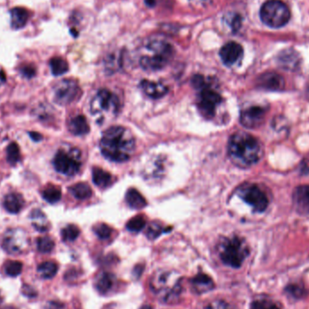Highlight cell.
I'll list each match as a JSON object with an SVG mask.
<instances>
[{"label": "cell", "mask_w": 309, "mask_h": 309, "mask_svg": "<svg viewBox=\"0 0 309 309\" xmlns=\"http://www.w3.org/2000/svg\"><path fill=\"white\" fill-rule=\"evenodd\" d=\"M103 156L113 162L129 160L135 150V139L131 132L120 126L107 129L99 142Z\"/></svg>", "instance_id": "obj_1"}, {"label": "cell", "mask_w": 309, "mask_h": 309, "mask_svg": "<svg viewBox=\"0 0 309 309\" xmlns=\"http://www.w3.org/2000/svg\"><path fill=\"white\" fill-rule=\"evenodd\" d=\"M228 153L232 162L241 168H249L262 159V144L256 137L244 132L233 134L228 144Z\"/></svg>", "instance_id": "obj_2"}, {"label": "cell", "mask_w": 309, "mask_h": 309, "mask_svg": "<svg viewBox=\"0 0 309 309\" xmlns=\"http://www.w3.org/2000/svg\"><path fill=\"white\" fill-rule=\"evenodd\" d=\"M150 286L160 300L173 302L176 300L182 290L180 275L176 271H158L151 279Z\"/></svg>", "instance_id": "obj_3"}, {"label": "cell", "mask_w": 309, "mask_h": 309, "mask_svg": "<svg viewBox=\"0 0 309 309\" xmlns=\"http://www.w3.org/2000/svg\"><path fill=\"white\" fill-rule=\"evenodd\" d=\"M174 56V48L165 41H153L140 58V65L146 71H159L166 67Z\"/></svg>", "instance_id": "obj_4"}, {"label": "cell", "mask_w": 309, "mask_h": 309, "mask_svg": "<svg viewBox=\"0 0 309 309\" xmlns=\"http://www.w3.org/2000/svg\"><path fill=\"white\" fill-rule=\"evenodd\" d=\"M192 82L199 90L197 102L199 112L206 119L214 118L217 108L223 101L222 96L206 83L205 79L202 75H195Z\"/></svg>", "instance_id": "obj_5"}, {"label": "cell", "mask_w": 309, "mask_h": 309, "mask_svg": "<svg viewBox=\"0 0 309 309\" xmlns=\"http://www.w3.org/2000/svg\"><path fill=\"white\" fill-rule=\"evenodd\" d=\"M219 256L222 262L232 268H240L249 255V248L244 240L239 237L226 238L221 241Z\"/></svg>", "instance_id": "obj_6"}, {"label": "cell", "mask_w": 309, "mask_h": 309, "mask_svg": "<svg viewBox=\"0 0 309 309\" xmlns=\"http://www.w3.org/2000/svg\"><path fill=\"white\" fill-rule=\"evenodd\" d=\"M90 112L97 120H105L108 117H115L120 112L119 97L107 89L99 90L90 101Z\"/></svg>", "instance_id": "obj_7"}, {"label": "cell", "mask_w": 309, "mask_h": 309, "mask_svg": "<svg viewBox=\"0 0 309 309\" xmlns=\"http://www.w3.org/2000/svg\"><path fill=\"white\" fill-rule=\"evenodd\" d=\"M262 21L272 28H280L286 26L290 19V11L288 6L280 0H270L261 9Z\"/></svg>", "instance_id": "obj_8"}, {"label": "cell", "mask_w": 309, "mask_h": 309, "mask_svg": "<svg viewBox=\"0 0 309 309\" xmlns=\"http://www.w3.org/2000/svg\"><path fill=\"white\" fill-rule=\"evenodd\" d=\"M53 164L58 173L65 176H73L81 168V153L76 148L70 151L60 149L55 156Z\"/></svg>", "instance_id": "obj_9"}, {"label": "cell", "mask_w": 309, "mask_h": 309, "mask_svg": "<svg viewBox=\"0 0 309 309\" xmlns=\"http://www.w3.org/2000/svg\"><path fill=\"white\" fill-rule=\"evenodd\" d=\"M29 246V238L23 229L12 228L5 232L2 247L9 254L24 252Z\"/></svg>", "instance_id": "obj_10"}, {"label": "cell", "mask_w": 309, "mask_h": 309, "mask_svg": "<svg viewBox=\"0 0 309 309\" xmlns=\"http://www.w3.org/2000/svg\"><path fill=\"white\" fill-rule=\"evenodd\" d=\"M238 194L244 202L253 207L256 212L262 213L268 208V196L258 185L253 184L242 185L238 190Z\"/></svg>", "instance_id": "obj_11"}, {"label": "cell", "mask_w": 309, "mask_h": 309, "mask_svg": "<svg viewBox=\"0 0 309 309\" xmlns=\"http://www.w3.org/2000/svg\"><path fill=\"white\" fill-rule=\"evenodd\" d=\"M81 89L77 82L65 79L58 82L54 88V100L59 105H68L77 99Z\"/></svg>", "instance_id": "obj_12"}, {"label": "cell", "mask_w": 309, "mask_h": 309, "mask_svg": "<svg viewBox=\"0 0 309 309\" xmlns=\"http://www.w3.org/2000/svg\"><path fill=\"white\" fill-rule=\"evenodd\" d=\"M265 118V110L261 107H250L240 114V123L248 129L260 127Z\"/></svg>", "instance_id": "obj_13"}, {"label": "cell", "mask_w": 309, "mask_h": 309, "mask_svg": "<svg viewBox=\"0 0 309 309\" xmlns=\"http://www.w3.org/2000/svg\"><path fill=\"white\" fill-rule=\"evenodd\" d=\"M243 55V49L240 43L229 42L220 51V57L223 64L228 66L235 65Z\"/></svg>", "instance_id": "obj_14"}, {"label": "cell", "mask_w": 309, "mask_h": 309, "mask_svg": "<svg viewBox=\"0 0 309 309\" xmlns=\"http://www.w3.org/2000/svg\"><path fill=\"white\" fill-rule=\"evenodd\" d=\"M293 202L297 212L309 215V185H301L295 189Z\"/></svg>", "instance_id": "obj_15"}, {"label": "cell", "mask_w": 309, "mask_h": 309, "mask_svg": "<svg viewBox=\"0 0 309 309\" xmlns=\"http://www.w3.org/2000/svg\"><path fill=\"white\" fill-rule=\"evenodd\" d=\"M258 83L261 88L269 90H282L285 85L283 78L275 73H267L262 74L258 80Z\"/></svg>", "instance_id": "obj_16"}, {"label": "cell", "mask_w": 309, "mask_h": 309, "mask_svg": "<svg viewBox=\"0 0 309 309\" xmlns=\"http://www.w3.org/2000/svg\"><path fill=\"white\" fill-rule=\"evenodd\" d=\"M140 88L142 91L151 99H159L168 92V87L160 82H151L147 80H143L140 82Z\"/></svg>", "instance_id": "obj_17"}, {"label": "cell", "mask_w": 309, "mask_h": 309, "mask_svg": "<svg viewBox=\"0 0 309 309\" xmlns=\"http://www.w3.org/2000/svg\"><path fill=\"white\" fill-rule=\"evenodd\" d=\"M10 17L11 27L15 30H18L26 26L30 17V11L25 8L17 7L10 10Z\"/></svg>", "instance_id": "obj_18"}, {"label": "cell", "mask_w": 309, "mask_h": 309, "mask_svg": "<svg viewBox=\"0 0 309 309\" xmlns=\"http://www.w3.org/2000/svg\"><path fill=\"white\" fill-rule=\"evenodd\" d=\"M4 207L9 214L17 215L25 205V200L20 193H10L4 198Z\"/></svg>", "instance_id": "obj_19"}, {"label": "cell", "mask_w": 309, "mask_h": 309, "mask_svg": "<svg viewBox=\"0 0 309 309\" xmlns=\"http://www.w3.org/2000/svg\"><path fill=\"white\" fill-rule=\"evenodd\" d=\"M116 283L117 279L114 275L103 272L96 279V288L100 294L107 295L112 292Z\"/></svg>", "instance_id": "obj_20"}, {"label": "cell", "mask_w": 309, "mask_h": 309, "mask_svg": "<svg viewBox=\"0 0 309 309\" xmlns=\"http://www.w3.org/2000/svg\"><path fill=\"white\" fill-rule=\"evenodd\" d=\"M191 283H192L193 289L198 294H202V293L210 291L215 287L213 279H211L208 275L203 274V273H199L196 275L191 280Z\"/></svg>", "instance_id": "obj_21"}, {"label": "cell", "mask_w": 309, "mask_h": 309, "mask_svg": "<svg viewBox=\"0 0 309 309\" xmlns=\"http://www.w3.org/2000/svg\"><path fill=\"white\" fill-rule=\"evenodd\" d=\"M68 129L71 133L75 136H83L89 133L90 127L87 120L82 115L74 117L69 121Z\"/></svg>", "instance_id": "obj_22"}, {"label": "cell", "mask_w": 309, "mask_h": 309, "mask_svg": "<svg viewBox=\"0 0 309 309\" xmlns=\"http://www.w3.org/2000/svg\"><path fill=\"white\" fill-rule=\"evenodd\" d=\"M30 219L34 229H36L38 232H47L49 230L50 223L48 222L46 215H44L42 211L39 209H34L32 211Z\"/></svg>", "instance_id": "obj_23"}, {"label": "cell", "mask_w": 309, "mask_h": 309, "mask_svg": "<svg viewBox=\"0 0 309 309\" xmlns=\"http://www.w3.org/2000/svg\"><path fill=\"white\" fill-rule=\"evenodd\" d=\"M126 202L133 209H142L146 205V200L136 189H129L127 192Z\"/></svg>", "instance_id": "obj_24"}, {"label": "cell", "mask_w": 309, "mask_h": 309, "mask_svg": "<svg viewBox=\"0 0 309 309\" xmlns=\"http://www.w3.org/2000/svg\"><path fill=\"white\" fill-rule=\"evenodd\" d=\"M92 179L96 185L101 188H106L112 185V175L100 168H94L92 171Z\"/></svg>", "instance_id": "obj_25"}, {"label": "cell", "mask_w": 309, "mask_h": 309, "mask_svg": "<svg viewBox=\"0 0 309 309\" xmlns=\"http://www.w3.org/2000/svg\"><path fill=\"white\" fill-rule=\"evenodd\" d=\"M69 190L73 196L79 200H86L90 198L92 194L90 185H87L85 183L75 184L73 186H71Z\"/></svg>", "instance_id": "obj_26"}, {"label": "cell", "mask_w": 309, "mask_h": 309, "mask_svg": "<svg viewBox=\"0 0 309 309\" xmlns=\"http://www.w3.org/2000/svg\"><path fill=\"white\" fill-rule=\"evenodd\" d=\"M50 68L55 76H60L68 72V63L62 57H54L50 60Z\"/></svg>", "instance_id": "obj_27"}, {"label": "cell", "mask_w": 309, "mask_h": 309, "mask_svg": "<svg viewBox=\"0 0 309 309\" xmlns=\"http://www.w3.org/2000/svg\"><path fill=\"white\" fill-rule=\"evenodd\" d=\"M58 271V266L56 262H45L41 263L37 268L40 277L43 279H49L54 278Z\"/></svg>", "instance_id": "obj_28"}, {"label": "cell", "mask_w": 309, "mask_h": 309, "mask_svg": "<svg viewBox=\"0 0 309 309\" xmlns=\"http://www.w3.org/2000/svg\"><path fill=\"white\" fill-rule=\"evenodd\" d=\"M42 195L46 202H50V203H56L58 201H60L61 197H62V192L58 186L49 185L43 189Z\"/></svg>", "instance_id": "obj_29"}, {"label": "cell", "mask_w": 309, "mask_h": 309, "mask_svg": "<svg viewBox=\"0 0 309 309\" xmlns=\"http://www.w3.org/2000/svg\"><path fill=\"white\" fill-rule=\"evenodd\" d=\"M20 148L17 143L13 142L7 147V160L10 165L15 166L20 160Z\"/></svg>", "instance_id": "obj_30"}, {"label": "cell", "mask_w": 309, "mask_h": 309, "mask_svg": "<svg viewBox=\"0 0 309 309\" xmlns=\"http://www.w3.org/2000/svg\"><path fill=\"white\" fill-rule=\"evenodd\" d=\"M23 270V264L20 262L9 261L6 262L4 265L5 273L9 277H17L21 274Z\"/></svg>", "instance_id": "obj_31"}, {"label": "cell", "mask_w": 309, "mask_h": 309, "mask_svg": "<svg viewBox=\"0 0 309 309\" xmlns=\"http://www.w3.org/2000/svg\"><path fill=\"white\" fill-rule=\"evenodd\" d=\"M55 248V241L50 237H40L37 240V249L42 253H49Z\"/></svg>", "instance_id": "obj_32"}, {"label": "cell", "mask_w": 309, "mask_h": 309, "mask_svg": "<svg viewBox=\"0 0 309 309\" xmlns=\"http://www.w3.org/2000/svg\"><path fill=\"white\" fill-rule=\"evenodd\" d=\"M80 234V230L77 226L70 224L62 230V237L65 241H73L76 240Z\"/></svg>", "instance_id": "obj_33"}, {"label": "cell", "mask_w": 309, "mask_h": 309, "mask_svg": "<svg viewBox=\"0 0 309 309\" xmlns=\"http://www.w3.org/2000/svg\"><path fill=\"white\" fill-rule=\"evenodd\" d=\"M250 309H281L278 304H276L273 301L267 299V298H261L253 301Z\"/></svg>", "instance_id": "obj_34"}, {"label": "cell", "mask_w": 309, "mask_h": 309, "mask_svg": "<svg viewBox=\"0 0 309 309\" xmlns=\"http://www.w3.org/2000/svg\"><path fill=\"white\" fill-rule=\"evenodd\" d=\"M146 225V221L142 216L134 217L127 223V228L131 232H139Z\"/></svg>", "instance_id": "obj_35"}, {"label": "cell", "mask_w": 309, "mask_h": 309, "mask_svg": "<svg viewBox=\"0 0 309 309\" xmlns=\"http://www.w3.org/2000/svg\"><path fill=\"white\" fill-rule=\"evenodd\" d=\"M94 232L97 234V236L101 240H106L112 235V229L104 223L95 226Z\"/></svg>", "instance_id": "obj_36"}, {"label": "cell", "mask_w": 309, "mask_h": 309, "mask_svg": "<svg viewBox=\"0 0 309 309\" xmlns=\"http://www.w3.org/2000/svg\"><path fill=\"white\" fill-rule=\"evenodd\" d=\"M36 67L33 64H25L20 67V73L22 76L26 79H32L36 75Z\"/></svg>", "instance_id": "obj_37"}, {"label": "cell", "mask_w": 309, "mask_h": 309, "mask_svg": "<svg viewBox=\"0 0 309 309\" xmlns=\"http://www.w3.org/2000/svg\"><path fill=\"white\" fill-rule=\"evenodd\" d=\"M163 232V227L160 226L157 223H152L149 228H148V231L146 232V236L148 237L151 240L156 239Z\"/></svg>", "instance_id": "obj_38"}, {"label": "cell", "mask_w": 309, "mask_h": 309, "mask_svg": "<svg viewBox=\"0 0 309 309\" xmlns=\"http://www.w3.org/2000/svg\"><path fill=\"white\" fill-rule=\"evenodd\" d=\"M204 309H236L233 305H231L230 303H227L225 301L216 300L213 303H211L210 305H207Z\"/></svg>", "instance_id": "obj_39"}, {"label": "cell", "mask_w": 309, "mask_h": 309, "mask_svg": "<svg viewBox=\"0 0 309 309\" xmlns=\"http://www.w3.org/2000/svg\"><path fill=\"white\" fill-rule=\"evenodd\" d=\"M22 294L27 297H35L37 296V291L29 285H24L22 287Z\"/></svg>", "instance_id": "obj_40"}, {"label": "cell", "mask_w": 309, "mask_h": 309, "mask_svg": "<svg viewBox=\"0 0 309 309\" xmlns=\"http://www.w3.org/2000/svg\"><path fill=\"white\" fill-rule=\"evenodd\" d=\"M231 27L234 31H236L237 29H239V27L240 26V18L239 16H234L232 17V20H231Z\"/></svg>", "instance_id": "obj_41"}, {"label": "cell", "mask_w": 309, "mask_h": 309, "mask_svg": "<svg viewBox=\"0 0 309 309\" xmlns=\"http://www.w3.org/2000/svg\"><path fill=\"white\" fill-rule=\"evenodd\" d=\"M29 136H30L31 138L35 142L41 141L42 139H43V136L41 135V134L38 133V132H34V131H32L29 133Z\"/></svg>", "instance_id": "obj_42"}, {"label": "cell", "mask_w": 309, "mask_h": 309, "mask_svg": "<svg viewBox=\"0 0 309 309\" xmlns=\"http://www.w3.org/2000/svg\"><path fill=\"white\" fill-rule=\"evenodd\" d=\"M63 305L58 302H49L47 309H62Z\"/></svg>", "instance_id": "obj_43"}, {"label": "cell", "mask_w": 309, "mask_h": 309, "mask_svg": "<svg viewBox=\"0 0 309 309\" xmlns=\"http://www.w3.org/2000/svg\"><path fill=\"white\" fill-rule=\"evenodd\" d=\"M146 4L148 5L149 7H152L154 5V0H146Z\"/></svg>", "instance_id": "obj_44"}, {"label": "cell", "mask_w": 309, "mask_h": 309, "mask_svg": "<svg viewBox=\"0 0 309 309\" xmlns=\"http://www.w3.org/2000/svg\"><path fill=\"white\" fill-rule=\"evenodd\" d=\"M141 309H152L150 306H148V305H146V306H144V307H142Z\"/></svg>", "instance_id": "obj_45"}, {"label": "cell", "mask_w": 309, "mask_h": 309, "mask_svg": "<svg viewBox=\"0 0 309 309\" xmlns=\"http://www.w3.org/2000/svg\"><path fill=\"white\" fill-rule=\"evenodd\" d=\"M7 309H17V308H16V307H13V306H9V307H8V308Z\"/></svg>", "instance_id": "obj_46"}]
</instances>
